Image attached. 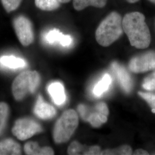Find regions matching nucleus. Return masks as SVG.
<instances>
[{
	"instance_id": "obj_21",
	"label": "nucleus",
	"mask_w": 155,
	"mask_h": 155,
	"mask_svg": "<svg viewBox=\"0 0 155 155\" xmlns=\"http://www.w3.org/2000/svg\"><path fill=\"white\" fill-rule=\"evenodd\" d=\"M132 154V150L128 145H122L117 148L106 150L101 152V155H129Z\"/></svg>"
},
{
	"instance_id": "obj_1",
	"label": "nucleus",
	"mask_w": 155,
	"mask_h": 155,
	"mask_svg": "<svg viewBox=\"0 0 155 155\" xmlns=\"http://www.w3.org/2000/svg\"><path fill=\"white\" fill-rule=\"evenodd\" d=\"M122 26L132 46L138 49L148 47L151 36L143 13L139 12L127 13L122 18Z\"/></svg>"
},
{
	"instance_id": "obj_9",
	"label": "nucleus",
	"mask_w": 155,
	"mask_h": 155,
	"mask_svg": "<svg viewBox=\"0 0 155 155\" xmlns=\"http://www.w3.org/2000/svg\"><path fill=\"white\" fill-rule=\"evenodd\" d=\"M111 67L122 89L125 92L129 93L132 89L133 83L132 78L127 70L117 62H113Z\"/></svg>"
},
{
	"instance_id": "obj_26",
	"label": "nucleus",
	"mask_w": 155,
	"mask_h": 155,
	"mask_svg": "<svg viewBox=\"0 0 155 155\" xmlns=\"http://www.w3.org/2000/svg\"><path fill=\"white\" fill-rule=\"evenodd\" d=\"M127 1L128 3H130V4H134V3H136L137 2H139L140 0H126Z\"/></svg>"
},
{
	"instance_id": "obj_27",
	"label": "nucleus",
	"mask_w": 155,
	"mask_h": 155,
	"mask_svg": "<svg viewBox=\"0 0 155 155\" xmlns=\"http://www.w3.org/2000/svg\"><path fill=\"white\" fill-rule=\"evenodd\" d=\"M71 0H59V1L61 3H63V4H65V3H67L68 2H70Z\"/></svg>"
},
{
	"instance_id": "obj_2",
	"label": "nucleus",
	"mask_w": 155,
	"mask_h": 155,
	"mask_svg": "<svg viewBox=\"0 0 155 155\" xmlns=\"http://www.w3.org/2000/svg\"><path fill=\"white\" fill-rule=\"evenodd\" d=\"M123 32L122 17L117 12H111L100 23L95 39L101 46L108 47L119 39Z\"/></svg>"
},
{
	"instance_id": "obj_23",
	"label": "nucleus",
	"mask_w": 155,
	"mask_h": 155,
	"mask_svg": "<svg viewBox=\"0 0 155 155\" xmlns=\"http://www.w3.org/2000/svg\"><path fill=\"white\" fill-rule=\"evenodd\" d=\"M143 87L147 90L155 91V71L144 79L143 83Z\"/></svg>"
},
{
	"instance_id": "obj_18",
	"label": "nucleus",
	"mask_w": 155,
	"mask_h": 155,
	"mask_svg": "<svg viewBox=\"0 0 155 155\" xmlns=\"http://www.w3.org/2000/svg\"><path fill=\"white\" fill-rule=\"evenodd\" d=\"M0 64L12 69L22 68L26 66V63L23 59L14 56H3L1 57Z\"/></svg>"
},
{
	"instance_id": "obj_4",
	"label": "nucleus",
	"mask_w": 155,
	"mask_h": 155,
	"mask_svg": "<svg viewBox=\"0 0 155 155\" xmlns=\"http://www.w3.org/2000/svg\"><path fill=\"white\" fill-rule=\"evenodd\" d=\"M78 125L77 112L72 109L65 111L56 122L53 131L54 140L57 144L64 143L71 138Z\"/></svg>"
},
{
	"instance_id": "obj_8",
	"label": "nucleus",
	"mask_w": 155,
	"mask_h": 155,
	"mask_svg": "<svg viewBox=\"0 0 155 155\" xmlns=\"http://www.w3.org/2000/svg\"><path fill=\"white\" fill-rule=\"evenodd\" d=\"M129 67L135 73L146 72L155 69V52L150 51L133 58L129 63Z\"/></svg>"
},
{
	"instance_id": "obj_19",
	"label": "nucleus",
	"mask_w": 155,
	"mask_h": 155,
	"mask_svg": "<svg viewBox=\"0 0 155 155\" xmlns=\"http://www.w3.org/2000/svg\"><path fill=\"white\" fill-rule=\"evenodd\" d=\"M35 2L36 7L44 11H55L61 6L59 0H35Z\"/></svg>"
},
{
	"instance_id": "obj_6",
	"label": "nucleus",
	"mask_w": 155,
	"mask_h": 155,
	"mask_svg": "<svg viewBox=\"0 0 155 155\" xmlns=\"http://www.w3.org/2000/svg\"><path fill=\"white\" fill-rule=\"evenodd\" d=\"M42 130L43 129L38 122L29 118L17 120L12 130L14 136L21 141L30 139Z\"/></svg>"
},
{
	"instance_id": "obj_20",
	"label": "nucleus",
	"mask_w": 155,
	"mask_h": 155,
	"mask_svg": "<svg viewBox=\"0 0 155 155\" xmlns=\"http://www.w3.org/2000/svg\"><path fill=\"white\" fill-rule=\"evenodd\" d=\"M9 115V107L4 102H0V135L4 130Z\"/></svg>"
},
{
	"instance_id": "obj_10",
	"label": "nucleus",
	"mask_w": 155,
	"mask_h": 155,
	"mask_svg": "<svg viewBox=\"0 0 155 155\" xmlns=\"http://www.w3.org/2000/svg\"><path fill=\"white\" fill-rule=\"evenodd\" d=\"M45 40L50 45H60L64 47H70L73 41L70 35H64L58 29H54L46 33Z\"/></svg>"
},
{
	"instance_id": "obj_28",
	"label": "nucleus",
	"mask_w": 155,
	"mask_h": 155,
	"mask_svg": "<svg viewBox=\"0 0 155 155\" xmlns=\"http://www.w3.org/2000/svg\"><path fill=\"white\" fill-rule=\"evenodd\" d=\"M148 1L150 2L151 3H152V4H153L155 5V0H148Z\"/></svg>"
},
{
	"instance_id": "obj_13",
	"label": "nucleus",
	"mask_w": 155,
	"mask_h": 155,
	"mask_svg": "<svg viewBox=\"0 0 155 155\" xmlns=\"http://www.w3.org/2000/svg\"><path fill=\"white\" fill-rule=\"evenodd\" d=\"M48 91L56 105L61 106L65 103L66 95L61 83L55 82L51 83L48 87Z\"/></svg>"
},
{
	"instance_id": "obj_12",
	"label": "nucleus",
	"mask_w": 155,
	"mask_h": 155,
	"mask_svg": "<svg viewBox=\"0 0 155 155\" xmlns=\"http://www.w3.org/2000/svg\"><path fill=\"white\" fill-rule=\"evenodd\" d=\"M68 155H101V148L98 146L87 147L82 145L77 141H73L68 148Z\"/></svg>"
},
{
	"instance_id": "obj_15",
	"label": "nucleus",
	"mask_w": 155,
	"mask_h": 155,
	"mask_svg": "<svg viewBox=\"0 0 155 155\" xmlns=\"http://www.w3.org/2000/svg\"><path fill=\"white\" fill-rule=\"evenodd\" d=\"M24 150L26 155H54V151L51 147H40L39 144L34 141H29L27 143L24 147Z\"/></svg>"
},
{
	"instance_id": "obj_25",
	"label": "nucleus",
	"mask_w": 155,
	"mask_h": 155,
	"mask_svg": "<svg viewBox=\"0 0 155 155\" xmlns=\"http://www.w3.org/2000/svg\"><path fill=\"white\" fill-rule=\"evenodd\" d=\"M134 155H148V152L145 151V150L139 149V150H136L134 152Z\"/></svg>"
},
{
	"instance_id": "obj_3",
	"label": "nucleus",
	"mask_w": 155,
	"mask_h": 155,
	"mask_svg": "<svg viewBox=\"0 0 155 155\" xmlns=\"http://www.w3.org/2000/svg\"><path fill=\"white\" fill-rule=\"evenodd\" d=\"M40 76L36 71H25L20 73L12 83V90L15 99L20 101L29 94H33L40 83Z\"/></svg>"
},
{
	"instance_id": "obj_7",
	"label": "nucleus",
	"mask_w": 155,
	"mask_h": 155,
	"mask_svg": "<svg viewBox=\"0 0 155 155\" xmlns=\"http://www.w3.org/2000/svg\"><path fill=\"white\" fill-rule=\"evenodd\" d=\"M13 27L17 37L23 46L27 47L33 43L32 24L27 17L22 15L16 17L13 21Z\"/></svg>"
},
{
	"instance_id": "obj_5",
	"label": "nucleus",
	"mask_w": 155,
	"mask_h": 155,
	"mask_svg": "<svg viewBox=\"0 0 155 155\" xmlns=\"http://www.w3.org/2000/svg\"><path fill=\"white\" fill-rule=\"evenodd\" d=\"M78 110L83 120L95 127H100L105 123L109 115L108 107L104 102H100L93 107L81 104L78 106Z\"/></svg>"
},
{
	"instance_id": "obj_16",
	"label": "nucleus",
	"mask_w": 155,
	"mask_h": 155,
	"mask_svg": "<svg viewBox=\"0 0 155 155\" xmlns=\"http://www.w3.org/2000/svg\"><path fill=\"white\" fill-rule=\"evenodd\" d=\"M107 1V0H73V7L77 11H81L89 6L102 8L105 6Z\"/></svg>"
},
{
	"instance_id": "obj_17",
	"label": "nucleus",
	"mask_w": 155,
	"mask_h": 155,
	"mask_svg": "<svg viewBox=\"0 0 155 155\" xmlns=\"http://www.w3.org/2000/svg\"><path fill=\"white\" fill-rule=\"evenodd\" d=\"M112 78L109 74H105L94 87L93 93L96 97H100L106 93L110 86Z\"/></svg>"
},
{
	"instance_id": "obj_14",
	"label": "nucleus",
	"mask_w": 155,
	"mask_h": 155,
	"mask_svg": "<svg viewBox=\"0 0 155 155\" xmlns=\"http://www.w3.org/2000/svg\"><path fill=\"white\" fill-rule=\"evenodd\" d=\"M20 145L12 139H4L0 141V155H21Z\"/></svg>"
},
{
	"instance_id": "obj_24",
	"label": "nucleus",
	"mask_w": 155,
	"mask_h": 155,
	"mask_svg": "<svg viewBox=\"0 0 155 155\" xmlns=\"http://www.w3.org/2000/svg\"><path fill=\"white\" fill-rule=\"evenodd\" d=\"M139 94L150 105L152 111L155 113V94L139 92Z\"/></svg>"
},
{
	"instance_id": "obj_22",
	"label": "nucleus",
	"mask_w": 155,
	"mask_h": 155,
	"mask_svg": "<svg viewBox=\"0 0 155 155\" xmlns=\"http://www.w3.org/2000/svg\"><path fill=\"white\" fill-rule=\"evenodd\" d=\"M22 0H1L2 4L7 12H11L17 9L20 5Z\"/></svg>"
},
{
	"instance_id": "obj_11",
	"label": "nucleus",
	"mask_w": 155,
	"mask_h": 155,
	"mask_svg": "<svg viewBox=\"0 0 155 155\" xmlns=\"http://www.w3.org/2000/svg\"><path fill=\"white\" fill-rule=\"evenodd\" d=\"M35 114L42 120H49L55 116V109L45 102L41 95H39L34 107Z\"/></svg>"
}]
</instances>
